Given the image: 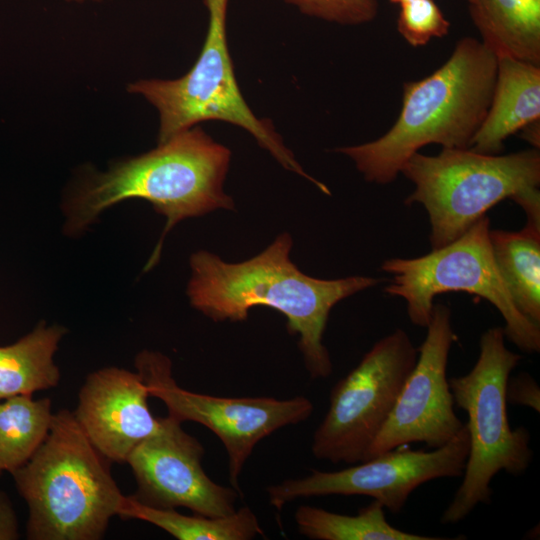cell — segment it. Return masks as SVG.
<instances>
[{
  "label": "cell",
  "instance_id": "obj_1",
  "mask_svg": "<svg viewBox=\"0 0 540 540\" xmlns=\"http://www.w3.org/2000/svg\"><path fill=\"white\" fill-rule=\"evenodd\" d=\"M291 246L290 235L283 233L263 252L240 263H227L210 252L198 251L190 258L187 294L191 305L214 321H243L255 306L279 311L287 319L288 331L299 337L310 377L327 378L333 366L322 338L331 309L384 280L308 276L290 260Z\"/></svg>",
  "mask_w": 540,
  "mask_h": 540
},
{
  "label": "cell",
  "instance_id": "obj_2",
  "mask_svg": "<svg viewBox=\"0 0 540 540\" xmlns=\"http://www.w3.org/2000/svg\"><path fill=\"white\" fill-rule=\"evenodd\" d=\"M230 161L226 146L193 126L145 154L112 164L107 171L87 173L68 199L65 229L79 233L121 201L147 200L166 217L147 270L158 261L165 235L179 221L234 208L223 189Z\"/></svg>",
  "mask_w": 540,
  "mask_h": 540
},
{
  "label": "cell",
  "instance_id": "obj_3",
  "mask_svg": "<svg viewBox=\"0 0 540 540\" xmlns=\"http://www.w3.org/2000/svg\"><path fill=\"white\" fill-rule=\"evenodd\" d=\"M496 74V53L483 41L464 37L432 74L404 83L400 114L385 134L335 152L349 157L367 182L383 185L423 146L470 148L488 112Z\"/></svg>",
  "mask_w": 540,
  "mask_h": 540
},
{
  "label": "cell",
  "instance_id": "obj_4",
  "mask_svg": "<svg viewBox=\"0 0 540 540\" xmlns=\"http://www.w3.org/2000/svg\"><path fill=\"white\" fill-rule=\"evenodd\" d=\"M108 461L67 409L53 414L39 449L11 475L28 507L29 540H99L124 495Z\"/></svg>",
  "mask_w": 540,
  "mask_h": 540
},
{
  "label": "cell",
  "instance_id": "obj_5",
  "mask_svg": "<svg viewBox=\"0 0 540 540\" xmlns=\"http://www.w3.org/2000/svg\"><path fill=\"white\" fill-rule=\"evenodd\" d=\"M414 185L406 205L421 204L428 213L432 249L463 235L505 199L540 223V152L529 149L491 155L469 148H442L434 156L413 154L400 171Z\"/></svg>",
  "mask_w": 540,
  "mask_h": 540
},
{
  "label": "cell",
  "instance_id": "obj_6",
  "mask_svg": "<svg viewBox=\"0 0 540 540\" xmlns=\"http://www.w3.org/2000/svg\"><path fill=\"white\" fill-rule=\"evenodd\" d=\"M504 340L502 327L486 330L472 369L448 380L454 405L468 416L469 452L463 480L442 514L443 524L458 523L477 505L489 504L493 477L501 470L519 476L533 458L529 431L523 426L512 429L508 421L506 383L522 356Z\"/></svg>",
  "mask_w": 540,
  "mask_h": 540
},
{
  "label": "cell",
  "instance_id": "obj_7",
  "mask_svg": "<svg viewBox=\"0 0 540 540\" xmlns=\"http://www.w3.org/2000/svg\"><path fill=\"white\" fill-rule=\"evenodd\" d=\"M204 4L209 13L208 31L192 68L177 79H141L127 86L129 93L141 95L158 111V144L203 121H223L249 132L285 169L329 195L325 184L303 170L272 122L258 118L243 98L227 44L228 0H204Z\"/></svg>",
  "mask_w": 540,
  "mask_h": 540
},
{
  "label": "cell",
  "instance_id": "obj_8",
  "mask_svg": "<svg viewBox=\"0 0 540 540\" xmlns=\"http://www.w3.org/2000/svg\"><path fill=\"white\" fill-rule=\"evenodd\" d=\"M487 215L449 244L417 258L385 260L381 270L392 276L386 294L405 300L410 321L427 327L437 295L462 291L490 302L505 321V338L525 353L540 351V326L515 307L496 267Z\"/></svg>",
  "mask_w": 540,
  "mask_h": 540
},
{
  "label": "cell",
  "instance_id": "obj_9",
  "mask_svg": "<svg viewBox=\"0 0 540 540\" xmlns=\"http://www.w3.org/2000/svg\"><path fill=\"white\" fill-rule=\"evenodd\" d=\"M417 357L418 349L403 329L377 341L332 388L329 408L313 435L314 457L332 463L363 461Z\"/></svg>",
  "mask_w": 540,
  "mask_h": 540
},
{
  "label": "cell",
  "instance_id": "obj_10",
  "mask_svg": "<svg viewBox=\"0 0 540 540\" xmlns=\"http://www.w3.org/2000/svg\"><path fill=\"white\" fill-rule=\"evenodd\" d=\"M135 367L168 416L201 424L219 438L227 452L229 481L239 493L240 474L255 446L276 430L307 420L314 410L304 396L219 397L186 390L173 377L171 360L158 351L139 352Z\"/></svg>",
  "mask_w": 540,
  "mask_h": 540
},
{
  "label": "cell",
  "instance_id": "obj_11",
  "mask_svg": "<svg viewBox=\"0 0 540 540\" xmlns=\"http://www.w3.org/2000/svg\"><path fill=\"white\" fill-rule=\"evenodd\" d=\"M468 452L465 424L452 440L431 451L402 446L339 471L313 470L306 477L271 485L266 492L270 505L278 511L299 498L360 495L397 514L420 485L438 478L461 477Z\"/></svg>",
  "mask_w": 540,
  "mask_h": 540
},
{
  "label": "cell",
  "instance_id": "obj_12",
  "mask_svg": "<svg viewBox=\"0 0 540 540\" xmlns=\"http://www.w3.org/2000/svg\"><path fill=\"white\" fill-rule=\"evenodd\" d=\"M426 328L427 334L418 348L417 361L364 460L411 443L439 448L465 426L454 411L447 379L449 352L455 340L449 307L434 304Z\"/></svg>",
  "mask_w": 540,
  "mask_h": 540
},
{
  "label": "cell",
  "instance_id": "obj_13",
  "mask_svg": "<svg viewBox=\"0 0 540 540\" xmlns=\"http://www.w3.org/2000/svg\"><path fill=\"white\" fill-rule=\"evenodd\" d=\"M204 452L202 444L183 430L182 423L163 417L161 429L127 458L137 484L131 496L156 508L185 507L208 517L232 514L241 493L208 477L201 463Z\"/></svg>",
  "mask_w": 540,
  "mask_h": 540
},
{
  "label": "cell",
  "instance_id": "obj_14",
  "mask_svg": "<svg viewBox=\"0 0 540 540\" xmlns=\"http://www.w3.org/2000/svg\"><path fill=\"white\" fill-rule=\"evenodd\" d=\"M149 396L137 371L104 367L86 377L72 412L100 454L111 463L122 464L162 427L163 417H155L150 411Z\"/></svg>",
  "mask_w": 540,
  "mask_h": 540
},
{
  "label": "cell",
  "instance_id": "obj_15",
  "mask_svg": "<svg viewBox=\"0 0 540 540\" xmlns=\"http://www.w3.org/2000/svg\"><path fill=\"white\" fill-rule=\"evenodd\" d=\"M497 55V74L488 112L469 149L499 154L506 139L540 119V66Z\"/></svg>",
  "mask_w": 540,
  "mask_h": 540
},
{
  "label": "cell",
  "instance_id": "obj_16",
  "mask_svg": "<svg viewBox=\"0 0 540 540\" xmlns=\"http://www.w3.org/2000/svg\"><path fill=\"white\" fill-rule=\"evenodd\" d=\"M482 41L496 54L540 66V0H468Z\"/></svg>",
  "mask_w": 540,
  "mask_h": 540
},
{
  "label": "cell",
  "instance_id": "obj_17",
  "mask_svg": "<svg viewBox=\"0 0 540 540\" xmlns=\"http://www.w3.org/2000/svg\"><path fill=\"white\" fill-rule=\"evenodd\" d=\"M67 333L40 321L15 343L0 347V400L56 387L61 379L54 355Z\"/></svg>",
  "mask_w": 540,
  "mask_h": 540
},
{
  "label": "cell",
  "instance_id": "obj_18",
  "mask_svg": "<svg viewBox=\"0 0 540 540\" xmlns=\"http://www.w3.org/2000/svg\"><path fill=\"white\" fill-rule=\"evenodd\" d=\"M493 258L518 311L540 326V224L489 232Z\"/></svg>",
  "mask_w": 540,
  "mask_h": 540
},
{
  "label": "cell",
  "instance_id": "obj_19",
  "mask_svg": "<svg viewBox=\"0 0 540 540\" xmlns=\"http://www.w3.org/2000/svg\"><path fill=\"white\" fill-rule=\"evenodd\" d=\"M117 516L148 522L179 540H249L264 535L257 516L248 506L222 517L184 515L175 509L142 504L130 495L123 497Z\"/></svg>",
  "mask_w": 540,
  "mask_h": 540
},
{
  "label": "cell",
  "instance_id": "obj_20",
  "mask_svg": "<svg viewBox=\"0 0 540 540\" xmlns=\"http://www.w3.org/2000/svg\"><path fill=\"white\" fill-rule=\"evenodd\" d=\"M298 531L314 540H443L447 538L400 530L386 519L383 505L373 500L356 515L302 505L295 512Z\"/></svg>",
  "mask_w": 540,
  "mask_h": 540
},
{
  "label": "cell",
  "instance_id": "obj_21",
  "mask_svg": "<svg viewBox=\"0 0 540 540\" xmlns=\"http://www.w3.org/2000/svg\"><path fill=\"white\" fill-rule=\"evenodd\" d=\"M52 402L44 397L16 395L0 400V475L27 463L46 439Z\"/></svg>",
  "mask_w": 540,
  "mask_h": 540
},
{
  "label": "cell",
  "instance_id": "obj_22",
  "mask_svg": "<svg viewBox=\"0 0 540 540\" xmlns=\"http://www.w3.org/2000/svg\"><path fill=\"white\" fill-rule=\"evenodd\" d=\"M399 6L397 30L409 45L421 47L449 33L450 22L434 0H412Z\"/></svg>",
  "mask_w": 540,
  "mask_h": 540
},
{
  "label": "cell",
  "instance_id": "obj_23",
  "mask_svg": "<svg viewBox=\"0 0 540 540\" xmlns=\"http://www.w3.org/2000/svg\"><path fill=\"white\" fill-rule=\"evenodd\" d=\"M301 13L341 25H360L375 19L378 0H283Z\"/></svg>",
  "mask_w": 540,
  "mask_h": 540
},
{
  "label": "cell",
  "instance_id": "obj_24",
  "mask_svg": "<svg viewBox=\"0 0 540 540\" xmlns=\"http://www.w3.org/2000/svg\"><path fill=\"white\" fill-rule=\"evenodd\" d=\"M506 401L510 404L529 407L539 413V385L528 373L509 376L506 383Z\"/></svg>",
  "mask_w": 540,
  "mask_h": 540
},
{
  "label": "cell",
  "instance_id": "obj_25",
  "mask_svg": "<svg viewBox=\"0 0 540 540\" xmlns=\"http://www.w3.org/2000/svg\"><path fill=\"white\" fill-rule=\"evenodd\" d=\"M19 538L18 521L8 495L0 491V540Z\"/></svg>",
  "mask_w": 540,
  "mask_h": 540
},
{
  "label": "cell",
  "instance_id": "obj_26",
  "mask_svg": "<svg viewBox=\"0 0 540 540\" xmlns=\"http://www.w3.org/2000/svg\"><path fill=\"white\" fill-rule=\"evenodd\" d=\"M521 137L528 142L533 148L540 147V124L539 120L527 124L521 129Z\"/></svg>",
  "mask_w": 540,
  "mask_h": 540
},
{
  "label": "cell",
  "instance_id": "obj_27",
  "mask_svg": "<svg viewBox=\"0 0 540 540\" xmlns=\"http://www.w3.org/2000/svg\"><path fill=\"white\" fill-rule=\"evenodd\" d=\"M68 3L103 2L107 0H63Z\"/></svg>",
  "mask_w": 540,
  "mask_h": 540
},
{
  "label": "cell",
  "instance_id": "obj_28",
  "mask_svg": "<svg viewBox=\"0 0 540 540\" xmlns=\"http://www.w3.org/2000/svg\"><path fill=\"white\" fill-rule=\"evenodd\" d=\"M393 4L401 5L412 0H389Z\"/></svg>",
  "mask_w": 540,
  "mask_h": 540
}]
</instances>
